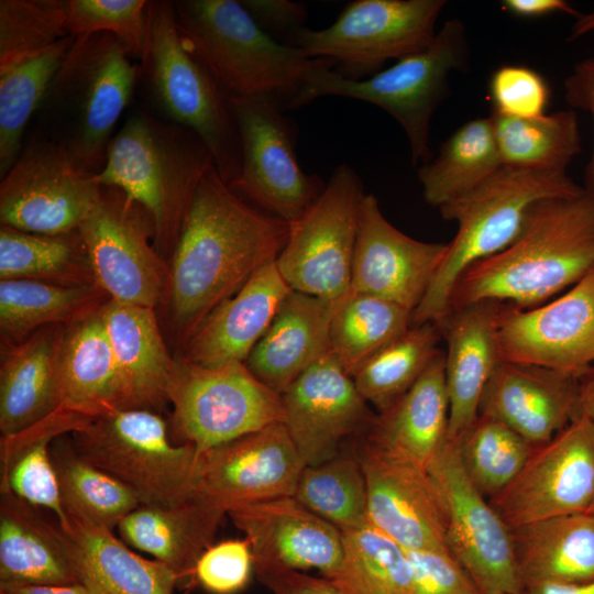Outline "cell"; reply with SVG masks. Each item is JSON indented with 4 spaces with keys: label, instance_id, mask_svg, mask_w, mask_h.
I'll use <instances>...</instances> for the list:
<instances>
[{
    "label": "cell",
    "instance_id": "9c48e42d",
    "mask_svg": "<svg viewBox=\"0 0 594 594\" xmlns=\"http://www.w3.org/2000/svg\"><path fill=\"white\" fill-rule=\"evenodd\" d=\"M74 450L113 475L142 505L174 506L196 496L198 452L173 442L166 421L148 409H117L70 433Z\"/></svg>",
    "mask_w": 594,
    "mask_h": 594
},
{
    "label": "cell",
    "instance_id": "83f0119b",
    "mask_svg": "<svg viewBox=\"0 0 594 594\" xmlns=\"http://www.w3.org/2000/svg\"><path fill=\"white\" fill-rule=\"evenodd\" d=\"M448 422L444 351H441L402 398L376 415L360 440L388 458L428 471L447 440Z\"/></svg>",
    "mask_w": 594,
    "mask_h": 594
},
{
    "label": "cell",
    "instance_id": "5b68a950",
    "mask_svg": "<svg viewBox=\"0 0 594 594\" xmlns=\"http://www.w3.org/2000/svg\"><path fill=\"white\" fill-rule=\"evenodd\" d=\"M565 172L503 166L486 182L439 208L458 230L413 324L439 323L449 310L453 287L473 263L498 253L519 234L530 208L546 199L584 194Z\"/></svg>",
    "mask_w": 594,
    "mask_h": 594
},
{
    "label": "cell",
    "instance_id": "5bb4252c",
    "mask_svg": "<svg viewBox=\"0 0 594 594\" xmlns=\"http://www.w3.org/2000/svg\"><path fill=\"white\" fill-rule=\"evenodd\" d=\"M94 176L58 142L34 139L1 177V226L48 235L78 231L100 198Z\"/></svg>",
    "mask_w": 594,
    "mask_h": 594
},
{
    "label": "cell",
    "instance_id": "ba28073f",
    "mask_svg": "<svg viewBox=\"0 0 594 594\" xmlns=\"http://www.w3.org/2000/svg\"><path fill=\"white\" fill-rule=\"evenodd\" d=\"M141 61L162 111L204 141L218 174L231 186L240 174L241 147L229 97L184 41L174 2H147Z\"/></svg>",
    "mask_w": 594,
    "mask_h": 594
},
{
    "label": "cell",
    "instance_id": "be15d7a7",
    "mask_svg": "<svg viewBox=\"0 0 594 594\" xmlns=\"http://www.w3.org/2000/svg\"><path fill=\"white\" fill-rule=\"evenodd\" d=\"M519 594H524V592H522V593H519Z\"/></svg>",
    "mask_w": 594,
    "mask_h": 594
},
{
    "label": "cell",
    "instance_id": "db71d44e",
    "mask_svg": "<svg viewBox=\"0 0 594 594\" xmlns=\"http://www.w3.org/2000/svg\"><path fill=\"white\" fill-rule=\"evenodd\" d=\"M241 2L267 33L273 37L278 35L285 44L296 32L305 28L308 11L302 3L290 0H243Z\"/></svg>",
    "mask_w": 594,
    "mask_h": 594
},
{
    "label": "cell",
    "instance_id": "8d00e7d4",
    "mask_svg": "<svg viewBox=\"0 0 594 594\" xmlns=\"http://www.w3.org/2000/svg\"><path fill=\"white\" fill-rule=\"evenodd\" d=\"M504 166L491 117L468 121L417 172L427 204L441 208L473 190Z\"/></svg>",
    "mask_w": 594,
    "mask_h": 594
},
{
    "label": "cell",
    "instance_id": "f1b7e54d",
    "mask_svg": "<svg viewBox=\"0 0 594 594\" xmlns=\"http://www.w3.org/2000/svg\"><path fill=\"white\" fill-rule=\"evenodd\" d=\"M99 311L117 363L124 409H161L168 403L174 360L154 308L109 298Z\"/></svg>",
    "mask_w": 594,
    "mask_h": 594
},
{
    "label": "cell",
    "instance_id": "ffe728a7",
    "mask_svg": "<svg viewBox=\"0 0 594 594\" xmlns=\"http://www.w3.org/2000/svg\"><path fill=\"white\" fill-rule=\"evenodd\" d=\"M305 466L285 426L276 422L199 453L195 494L226 513L241 504L294 496Z\"/></svg>",
    "mask_w": 594,
    "mask_h": 594
},
{
    "label": "cell",
    "instance_id": "d590c367",
    "mask_svg": "<svg viewBox=\"0 0 594 594\" xmlns=\"http://www.w3.org/2000/svg\"><path fill=\"white\" fill-rule=\"evenodd\" d=\"M90 418L59 407L40 422L0 439V491L51 510L59 526L68 522L63 507L52 446Z\"/></svg>",
    "mask_w": 594,
    "mask_h": 594
},
{
    "label": "cell",
    "instance_id": "44dd1931",
    "mask_svg": "<svg viewBox=\"0 0 594 594\" xmlns=\"http://www.w3.org/2000/svg\"><path fill=\"white\" fill-rule=\"evenodd\" d=\"M447 252L448 243L419 241L398 230L383 215L377 198L365 194L350 292L391 301L414 314Z\"/></svg>",
    "mask_w": 594,
    "mask_h": 594
},
{
    "label": "cell",
    "instance_id": "6f0895ef",
    "mask_svg": "<svg viewBox=\"0 0 594 594\" xmlns=\"http://www.w3.org/2000/svg\"><path fill=\"white\" fill-rule=\"evenodd\" d=\"M502 8L519 18H540L554 13L573 15L580 13L564 0H504Z\"/></svg>",
    "mask_w": 594,
    "mask_h": 594
},
{
    "label": "cell",
    "instance_id": "816d5d0a",
    "mask_svg": "<svg viewBox=\"0 0 594 594\" xmlns=\"http://www.w3.org/2000/svg\"><path fill=\"white\" fill-rule=\"evenodd\" d=\"M254 573V559L248 540L229 539L212 543L199 557L194 579L212 594L242 591Z\"/></svg>",
    "mask_w": 594,
    "mask_h": 594
},
{
    "label": "cell",
    "instance_id": "7c38bea8",
    "mask_svg": "<svg viewBox=\"0 0 594 594\" xmlns=\"http://www.w3.org/2000/svg\"><path fill=\"white\" fill-rule=\"evenodd\" d=\"M365 194L358 173L340 164L314 205L289 223L286 244L275 264L292 290L332 301L350 293Z\"/></svg>",
    "mask_w": 594,
    "mask_h": 594
},
{
    "label": "cell",
    "instance_id": "ac0fdd59",
    "mask_svg": "<svg viewBox=\"0 0 594 594\" xmlns=\"http://www.w3.org/2000/svg\"><path fill=\"white\" fill-rule=\"evenodd\" d=\"M497 338L502 361L583 373L594 363V267L544 304L527 309L504 304Z\"/></svg>",
    "mask_w": 594,
    "mask_h": 594
},
{
    "label": "cell",
    "instance_id": "ab89813d",
    "mask_svg": "<svg viewBox=\"0 0 594 594\" xmlns=\"http://www.w3.org/2000/svg\"><path fill=\"white\" fill-rule=\"evenodd\" d=\"M0 278L62 286L96 284L78 231L48 235L7 226L0 228Z\"/></svg>",
    "mask_w": 594,
    "mask_h": 594
},
{
    "label": "cell",
    "instance_id": "4316f807",
    "mask_svg": "<svg viewBox=\"0 0 594 594\" xmlns=\"http://www.w3.org/2000/svg\"><path fill=\"white\" fill-rule=\"evenodd\" d=\"M338 301L290 290L244 362L279 395L330 353V324Z\"/></svg>",
    "mask_w": 594,
    "mask_h": 594
},
{
    "label": "cell",
    "instance_id": "4fadbf2b",
    "mask_svg": "<svg viewBox=\"0 0 594 594\" xmlns=\"http://www.w3.org/2000/svg\"><path fill=\"white\" fill-rule=\"evenodd\" d=\"M240 147V174L231 187L288 224L299 219L326 184L299 165L295 127L272 98H230Z\"/></svg>",
    "mask_w": 594,
    "mask_h": 594
},
{
    "label": "cell",
    "instance_id": "1f68e13d",
    "mask_svg": "<svg viewBox=\"0 0 594 594\" xmlns=\"http://www.w3.org/2000/svg\"><path fill=\"white\" fill-rule=\"evenodd\" d=\"M67 517L61 528L72 541L79 582L91 594H174L180 580L166 564L135 553L113 530Z\"/></svg>",
    "mask_w": 594,
    "mask_h": 594
},
{
    "label": "cell",
    "instance_id": "9a60e30c",
    "mask_svg": "<svg viewBox=\"0 0 594 594\" xmlns=\"http://www.w3.org/2000/svg\"><path fill=\"white\" fill-rule=\"evenodd\" d=\"M79 227L95 283L110 299L154 308L168 294L169 270L148 242L147 211L114 187Z\"/></svg>",
    "mask_w": 594,
    "mask_h": 594
},
{
    "label": "cell",
    "instance_id": "4dcf8cb0",
    "mask_svg": "<svg viewBox=\"0 0 594 594\" xmlns=\"http://www.w3.org/2000/svg\"><path fill=\"white\" fill-rule=\"evenodd\" d=\"M227 513L195 496L174 506L141 505L117 527L120 538L166 564L179 578H194L202 552L213 543Z\"/></svg>",
    "mask_w": 594,
    "mask_h": 594
},
{
    "label": "cell",
    "instance_id": "7402d4cb",
    "mask_svg": "<svg viewBox=\"0 0 594 594\" xmlns=\"http://www.w3.org/2000/svg\"><path fill=\"white\" fill-rule=\"evenodd\" d=\"M356 455L367 486L370 524L405 550L449 551L444 501L429 471L361 440Z\"/></svg>",
    "mask_w": 594,
    "mask_h": 594
},
{
    "label": "cell",
    "instance_id": "bcb514c9",
    "mask_svg": "<svg viewBox=\"0 0 594 594\" xmlns=\"http://www.w3.org/2000/svg\"><path fill=\"white\" fill-rule=\"evenodd\" d=\"M294 497L341 532L370 524L367 486L358 455L340 453L326 462L306 465Z\"/></svg>",
    "mask_w": 594,
    "mask_h": 594
},
{
    "label": "cell",
    "instance_id": "603a6c76",
    "mask_svg": "<svg viewBox=\"0 0 594 594\" xmlns=\"http://www.w3.org/2000/svg\"><path fill=\"white\" fill-rule=\"evenodd\" d=\"M227 516L250 543L255 574L317 569L327 576L342 560V532L294 496L237 505Z\"/></svg>",
    "mask_w": 594,
    "mask_h": 594
},
{
    "label": "cell",
    "instance_id": "b9f144b4",
    "mask_svg": "<svg viewBox=\"0 0 594 594\" xmlns=\"http://www.w3.org/2000/svg\"><path fill=\"white\" fill-rule=\"evenodd\" d=\"M343 557L324 579L343 594H417L403 547L367 524L342 531Z\"/></svg>",
    "mask_w": 594,
    "mask_h": 594
},
{
    "label": "cell",
    "instance_id": "f546056e",
    "mask_svg": "<svg viewBox=\"0 0 594 594\" xmlns=\"http://www.w3.org/2000/svg\"><path fill=\"white\" fill-rule=\"evenodd\" d=\"M80 583L72 541L38 507L0 491V585Z\"/></svg>",
    "mask_w": 594,
    "mask_h": 594
},
{
    "label": "cell",
    "instance_id": "6da1fadb",
    "mask_svg": "<svg viewBox=\"0 0 594 594\" xmlns=\"http://www.w3.org/2000/svg\"><path fill=\"white\" fill-rule=\"evenodd\" d=\"M289 224L252 205L212 166L186 211L169 268L168 297L184 342L208 315L284 249Z\"/></svg>",
    "mask_w": 594,
    "mask_h": 594
},
{
    "label": "cell",
    "instance_id": "7bdbcfd3",
    "mask_svg": "<svg viewBox=\"0 0 594 594\" xmlns=\"http://www.w3.org/2000/svg\"><path fill=\"white\" fill-rule=\"evenodd\" d=\"M75 41L68 35L36 56L0 69L1 177L20 155L26 124L42 106Z\"/></svg>",
    "mask_w": 594,
    "mask_h": 594
},
{
    "label": "cell",
    "instance_id": "e0dca14e",
    "mask_svg": "<svg viewBox=\"0 0 594 594\" xmlns=\"http://www.w3.org/2000/svg\"><path fill=\"white\" fill-rule=\"evenodd\" d=\"M488 501L510 529L594 510V425L576 417L535 448L516 479Z\"/></svg>",
    "mask_w": 594,
    "mask_h": 594
},
{
    "label": "cell",
    "instance_id": "680465c9",
    "mask_svg": "<svg viewBox=\"0 0 594 594\" xmlns=\"http://www.w3.org/2000/svg\"><path fill=\"white\" fill-rule=\"evenodd\" d=\"M0 594H91L81 583L54 585V584H25V585H0Z\"/></svg>",
    "mask_w": 594,
    "mask_h": 594
},
{
    "label": "cell",
    "instance_id": "6125c7cd",
    "mask_svg": "<svg viewBox=\"0 0 594 594\" xmlns=\"http://www.w3.org/2000/svg\"><path fill=\"white\" fill-rule=\"evenodd\" d=\"M594 32V9L587 13H580L571 28L568 41H575Z\"/></svg>",
    "mask_w": 594,
    "mask_h": 594
},
{
    "label": "cell",
    "instance_id": "9f6ffc18",
    "mask_svg": "<svg viewBox=\"0 0 594 594\" xmlns=\"http://www.w3.org/2000/svg\"><path fill=\"white\" fill-rule=\"evenodd\" d=\"M272 594H343L323 576L296 570H268L255 574Z\"/></svg>",
    "mask_w": 594,
    "mask_h": 594
},
{
    "label": "cell",
    "instance_id": "7dc6e473",
    "mask_svg": "<svg viewBox=\"0 0 594 594\" xmlns=\"http://www.w3.org/2000/svg\"><path fill=\"white\" fill-rule=\"evenodd\" d=\"M458 450L469 480L490 499L516 479L535 447L502 421L479 416Z\"/></svg>",
    "mask_w": 594,
    "mask_h": 594
},
{
    "label": "cell",
    "instance_id": "8fae6325",
    "mask_svg": "<svg viewBox=\"0 0 594 594\" xmlns=\"http://www.w3.org/2000/svg\"><path fill=\"white\" fill-rule=\"evenodd\" d=\"M444 0H355L328 28H302L287 42L310 58L332 61L338 73L362 79L389 59L421 52L433 41Z\"/></svg>",
    "mask_w": 594,
    "mask_h": 594
},
{
    "label": "cell",
    "instance_id": "cb8c5ba5",
    "mask_svg": "<svg viewBox=\"0 0 594 594\" xmlns=\"http://www.w3.org/2000/svg\"><path fill=\"white\" fill-rule=\"evenodd\" d=\"M578 377L501 360L483 392L480 416L502 421L532 447H540L578 417Z\"/></svg>",
    "mask_w": 594,
    "mask_h": 594
},
{
    "label": "cell",
    "instance_id": "ee69618b",
    "mask_svg": "<svg viewBox=\"0 0 594 594\" xmlns=\"http://www.w3.org/2000/svg\"><path fill=\"white\" fill-rule=\"evenodd\" d=\"M441 340L437 323L411 324L354 374L358 391L377 414L386 411L415 385L441 352L438 346Z\"/></svg>",
    "mask_w": 594,
    "mask_h": 594
},
{
    "label": "cell",
    "instance_id": "f5cc1de1",
    "mask_svg": "<svg viewBox=\"0 0 594 594\" xmlns=\"http://www.w3.org/2000/svg\"><path fill=\"white\" fill-rule=\"evenodd\" d=\"M417 594H481L449 551L405 550Z\"/></svg>",
    "mask_w": 594,
    "mask_h": 594
},
{
    "label": "cell",
    "instance_id": "3957f363",
    "mask_svg": "<svg viewBox=\"0 0 594 594\" xmlns=\"http://www.w3.org/2000/svg\"><path fill=\"white\" fill-rule=\"evenodd\" d=\"M174 8L184 41L229 99L272 98L290 109L324 61L273 37L241 1L183 0Z\"/></svg>",
    "mask_w": 594,
    "mask_h": 594
},
{
    "label": "cell",
    "instance_id": "d6986e66",
    "mask_svg": "<svg viewBox=\"0 0 594 594\" xmlns=\"http://www.w3.org/2000/svg\"><path fill=\"white\" fill-rule=\"evenodd\" d=\"M283 420L306 465L338 457L352 438H362L376 413L331 353L317 361L282 394Z\"/></svg>",
    "mask_w": 594,
    "mask_h": 594
},
{
    "label": "cell",
    "instance_id": "8992f818",
    "mask_svg": "<svg viewBox=\"0 0 594 594\" xmlns=\"http://www.w3.org/2000/svg\"><path fill=\"white\" fill-rule=\"evenodd\" d=\"M332 65L333 62L324 59L311 70L292 109L327 96L377 106L404 130L413 165H422L431 161V118L449 94L450 74L470 67V44L464 23L450 19L428 47L365 79L348 78L333 70Z\"/></svg>",
    "mask_w": 594,
    "mask_h": 594
},
{
    "label": "cell",
    "instance_id": "681fc988",
    "mask_svg": "<svg viewBox=\"0 0 594 594\" xmlns=\"http://www.w3.org/2000/svg\"><path fill=\"white\" fill-rule=\"evenodd\" d=\"M146 0H67L66 30L76 38L110 33L130 56L142 58L147 30Z\"/></svg>",
    "mask_w": 594,
    "mask_h": 594
},
{
    "label": "cell",
    "instance_id": "e575fe53",
    "mask_svg": "<svg viewBox=\"0 0 594 594\" xmlns=\"http://www.w3.org/2000/svg\"><path fill=\"white\" fill-rule=\"evenodd\" d=\"M99 310L72 323L58 349L61 407L90 419L124 409L117 363Z\"/></svg>",
    "mask_w": 594,
    "mask_h": 594
},
{
    "label": "cell",
    "instance_id": "91938a15",
    "mask_svg": "<svg viewBox=\"0 0 594 594\" xmlns=\"http://www.w3.org/2000/svg\"><path fill=\"white\" fill-rule=\"evenodd\" d=\"M578 417H584L594 425V363L578 377Z\"/></svg>",
    "mask_w": 594,
    "mask_h": 594
},
{
    "label": "cell",
    "instance_id": "74e56055",
    "mask_svg": "<svg viewBox=\"0 0 594 594\" xmlns=\"http://www.w3.org/2000/svg\"><path fill=\"white\" fill-rule=\"evenodd\" d=\"M106 295L96 284L62 286L33 279H1V333L19 343L46 324L75 323L98 311Z\"/></svg>",
    "mask_w": 594,
    "mask_h": 594
},
{
    "label": "cell",
    "instance_id": "c3c4849f",
    "mask_svg": "<svg viewBox=\"0 0 594 594\" xmlns=\"http://www.w3.org/2000/svg\"><path fill=\"white\" fill-rule=\"evenodd\" d=\"M67 0L0 1V69L32 58L68 36Z\"/></svg>",
    "mask_w": 594,
    "mask_h": 594
},
{
    "label": "cell",
    "instance_id": "f35d334b",
    "mask_svg": "<svg viewBox=\"0 0 594 594\" xmlns=\"http://www.w3.org/2000/svg\"><path fill=\"white\" fill-rule=\"evenodd\" d=\"M52 458L68 516L113 530L142 505L131 487L81 458L70 439H57L52 446Z\"/></svg>",
    "mask_w": 594,
    "mask_h": 594
},
{
    "label": "cell",
    "instance_id": "60d3db41",
    "mask_svg": "<svg viewBox=\"0 0 594 594\" xmlns=\"http://www.w3.org/2000/svg\"><path fill=\"white\" fill-rule=\"evenodd\" d=\"M491 119L505 166L565 172L582 152L574 110H560L531 119L493 112Z\"/></svg>",
    "mask_w": 594,
    "mask_h": 594
},
{
    "label": "cell",
    "instance_id": "d4e9b609",
    "mask_svg": "<svg viewBox=\"0 0 594 594\" xmlns=\"http://www.w3.org/2000/svg\"><path fill=\"white\" fill-rule=\"evenodd\" d=\"M503 302L484 300L449 311L437 323L447 343V440L459 444L480 416L485 386L501 361L498 318Z\"/></svg>",
    "mask_w": 594,
    "mask_h": 594
},
{
    "label": "cell",
    "instance_id": "484cf974",
    "mask_svg": "<svg viewBox=\"0 0 594 594\" xmlns=\"http://www.w3.org/2000/svg\"><path fill=\"white\" fill-rule=\"evenodd\" d=\"M290 290L275 262L261 267L184 342L183 358L204 366L244 363Z\"/></svg>",
    "mask_w": 594,
    "mask_h": 594
},
{
    "label": "cell",
    "instance_id": "d6a6232c",
    "mask_svg": "<svg viewBox=\"0 0 594 594\" xmlns=\"http://www.w3.org/2000/svg\"><path fill=\"white\" fill-rule=\"evenodd\" d=\"M510 531L524 591L537 584L594 581V510L556 516Z\"/></svg>",
    "mask_w": 594,
    "mask_h": 594
},
{
    "label": "cell",
    "instance_id": "11a10c76",
    "mask_svg": "<svg viewBox=\"0 0 594 594\" xmlns=\"http://www.w3.org/2000/svg\"><path fill=\"white\" fill-rule=\"evenodd\" d=\"M564 97L573 109L591 113L594 123V57L576 63L564 79ZM585 193L594 199V146L585 169Z\"/></svg>",
    "mask_w": 594,
    "mask_h": 594
},
{
    "label": "cell",
    "instance_id": "7a4b0ae2",
    "mask_svg": "<svg viewBox=\"0 0 594 594\" xmlns=\"http://www.w3.org/2000/svg\"><path fill=\"white\" fill-rule=\"evenodd\" d=\"M593 267L594 199L584 193L541 200L508 246L460 275L448 312L484 300L532 308L568 290Z\"/></svg>",
    "mask_w": 594,
    "mask_h": 594
},
{
    "label": "cell",
    "instance_id": "94428289",
    "mask_svg": "<svg viewBox=\"0 0 594 594\" xmlns=\"http://www.w3.org/2000/svg\"><path fill=\"white\" fill-rule=\"evenodd\" d=\"M524 594H594V581L578 584H537L526 587Z\"/></svg>",
    "mask_w": 594,
    "mask_h": 594
},
{
    "label": "cell",
    "instance_id": "f907efd6",
    "mask_svg": "<svg viewBox=\"0 0 594 594\" xmlns=\"http://www.w3.org/2000/svg\"><path fill=\"white\" fill-rule=\"evenodd\" d=\"M493 112L521 119L546 114L550 88L536 70L522 65L498 67L490 79Z\"/></svg>",
    "mask_w": 594,
    "mask_h": 594
},
{
    "label": "cell",
    "instance_id": "30bf717a",
    "mask_svg": "<svg viewBox=\"0 0 594 594\" xmlns=\"http://www.w3.org/2000/svg\"><path fill=\"white\" fill-rule=\"evenodd\" d=\"M168 403L173 442L198 454L283 420L280 395L243 362L204 366L174 360Z\"/></svg>",
    "mask_w": 594,
    "mask_h": 594
},
{
    "label": "cell",
    "instance_id": "f6af8a7d",
    "mask_svg": "<svg viewBox=\"0 0 594 594\" xmlns=\"http://www.w3.org/2000/svg\"><path fill=\"white\" fill-rule=\"evenodd\" d=\"M413 324V311L391 301L349 293L330 324V353L353 377L375 353Z\"/></svg>",
    "mask_w": 594,
    "mask_h": 594
},
{
    "label": "cell",
    "instance_id": "277c9868",
    "mask_svg": "<svg viewBox=\"0 0 594 594\" xmlns=\"http://www.w3.org/2000/svg\"><path fill=\"white\" fill-rule=\"evenodd\" d=\"M212 166L210 151L195 132L139 111L112 136L94 178L143 207L156 242L172 243L174 250L193 196Z\"/></svg>",
    "mask_w": 594,
    "mask_h": 594
},
{
    "label": "cell",
    "instance_id": "52a82bcc",
    "mask_svg": "<svg viewBox=\"0 0 594 594\" xmlns=\"http://www.w3.org/2000/svg\"><path fill=\"white\" fill-rule=\"evenodd\" d=\"M130 57L110 33L76 38L42 103L57 124V134L50 139L94 175L105 163L111 133L133 92L138 67Z\"/></svg>",
    "mask_w": 594,
    "mask_h": 594
},
{
    "label": "cell",
    "instance_id": "2e32d148",
    "mask_svg": "<svg viewBox=\"0 0 594 594\" xmlns=\"http://www.w3.org/2000/svg\"><path fill=\"white\" fill-rule=\"evenodd\" d=\"M428 471L443 496L449 551L479 592L522 593L510 528L469 480L458 446L446 440Z\"/></svg>",
    "mask_w": 594,
    "mask_h": 594
},
{
    "label": "cell",
    "instance_id": "836d02e7",
    "mask_svg": "<svg viewBox=\"0 0 594 594\" xmlns=\"http://www.w3.org/2000/svg\"><path fill=\"white\" fill-rule=\"evenodd\" d=\"M62 332H34L2 354L0 432L8 437L45 419L62 405L58 349Z\"/></svg>",
    "mask_w": 594,
    "mask_h": 594
}]
</instances>
